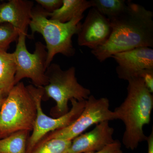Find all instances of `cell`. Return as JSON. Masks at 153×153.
I'll return each mask as SVG.
<instances>
[{
	"mask_svg": "<svg viewBox=\"0 0 153 153\" xmlns=\"http://www.w3.org/2000/svg\"><path fill=\"white\" fill-rule=\"evenodd\" d=\"M153 13L127 1L124 10L108 19L111 32L106 43L91 52L100 62L116 53L142 47H153Z\"/></svg>",
	"mask_w": 153,
	"mask_h": 153,
	"instance_id": "6da1fadb",
	"label": "cell"
},
{
	"mask_svg": "<svg viewBox=\"0 0 153 153\" xmlns=\"http://www.w3.org/2000/svg\"><path fill=\"white\" fill-rule=\"evenodd\" d=\"M127 81L126 97L113 111L116 120L122 121L125 126L123 143L127 149L134 150L147 138L143 128L151 122L153 96L139 76Z\"/></svg>",
	"mask_w": 153,
	"mask_h": 153,
	"instance_id": "7a4b0ae2",
	"label": "cell"
},
{
	"mask_svg": "<svg viewBox=\"0 0 153 153\" xmlns=\"http://www.w3.org/2000/svg\"><path fill=\"white\" fill-rule=\"evenodd\" d=\"M83 18V15L66 23H61L49 19L46 11L38 5L33 7L29 26L33 36L35 33H40L46 42L47 68L57 54L67 57L74 56L75 49L72 44V38L78 33Z\"/></svg>",
	"mask_w": 153,
	"mask_h": 153,
	"instance_id": "3957f363",
	"label": "cell"
},
{
	"mask_svg": "<svg viewBox=\"0 0 153 153\" xmlns=\"http://www.w3.org/2000/svg\"><path fill=\"white\" fill-rule=\"evenodd\" d=\"M35 100L23 82L17 83L5 97L0 110V139L21 131H31L36 121Z\"/></svg>",
	"mask_w": 153,
	"mask_h": 153,
	"instance_id": "277c9868",
	"label": "cell"
},
{
	"mask_svg": "<svg viewBox=\"0 0 153 153\" xmlns=\"http://www.w3.org/2000/svg\"><path fill=\"white\" fill-rule=\"evenodd\" d=\"M75 71L74 66L63 70L55 63H51L47 68L48 83L43 87V100L52 98L56 102L50 111L52 117H60L67 113L69 111L68 102L72 99L83 101L91 95V91L78 82Z\"/></svg>",
	"mask_w": 153,
	"mask_h": 153,
	"instance_id": "5b68a950",
	"label": "cell"
},
{
	"mask_svg": "<svg viewBox=\"0 0 153 153\" xmlns=\"http://www.w3.org/2000/svg\"><path fill=\"white\" fill-rule=\"evenodd\" d=\"M27 86L35 100L37 109L33 132L27 143L26 153H30L47 134L67 126L76 120L84 109L85 100L79 101L72 99L70 100L71 108L67 113L59 117H49L44 113L41 107L44 96L43 87H37L33 85Z\"/></svg>",
	"mask_w": 153,
	"mask_h": 153,
	"instance_id": "8992f818",
	"label": "cell"
},
{
	"mask_svg": "<svg viewBox=\"0 0 153 153\" xmlns=\"http://www.w3.org/2000/svg\"><path fill=\"white\" fill-rule=\"evenodd\" d=\"M27 35L25 33L19 34L16 50L13 52L16 66L15 85L27 78L31 79L36 87H44L48 83L46 74L47 48L44 44L38 41L35 44L34 52L31 53L26 45Z\"/></svg>",
	"mask_w": 153,
	"mask_h": 153,
	"instance_id": "52a82bcc",
	"label": "cell"
},
{
	"mask_svg": "<svg viewBox=\"0 0 153 153\" xmlns=\"http://www.w3.org/2000/svg\"><path fill=\"white\" fill-rule=\"evenodd\" d=\"M114 120L116 117L114 112L109 109L108 99H97L90 95L85 100L84 109L76 120L67 126L47 134L40 142L52 139L72 141L93 125Z\"/></svg>",
	"mask_w": 153,
	"mask_h": 153,
	"instance_id": "ba28073f",
	"label": "cell"
},
{
	"mask_svg": "<svg viewBox=\"0 0 153 153\" xmlns=\"http://www.w3.org/2000/svg\"><path fill=\"white\" fill-rule=\"evenodd\" d=\"M111 32L109 19L91 7L77 33L78 45L95 49L106 43Z\"/></svg>",
	"mask_w": 153,
	"mask_h": 153,
	"instance_id": "9c48e42d",
	"label": "cell"
},
{
	"mask_svg": "<svg viewBox=\"0 0 153 153\" xmlns=\"http://www.w3.org/2000/svg\"><path fill=\"white\" fill-rule=\"evenodd\" d=\"M118 64L116 68L118 77L128 80L138 76L143 70L153 69V49L142 47L119 52L112 56Z\"/></svg>",
	"mask_w": 153,
	"mask_h": 153,
	"instance_id": "30bf717a",
	"label": "cell"
},
{
	"mask_svg": "<svg viewBox=\"0 0 153 153\" xmlns=\"http://www.w3.org/2000/svg\"><path fill=\"white\" fill-rule=\"evenodd\" d=\"M114 129L105 121L97 124L91 131L72 140L67 153H86L101 150L114 141Z\"/></svg>",
	"mask_w": 153,
	"mask_h": 153,
	"instance_id": "8fae6325",
	"label": "cell"
},
{
	"mask_svg": "<svg viewBox=\"0 0 153 153\" xmlns=\"http://www.w3.org/2000/svg\"><path fill=\"white\" fill-rule=\"evenodd\" d=\"M33 7L34 2L28 0H10L0 4V24L9 23L19 34H27Z\"/></svg>",
	"mask_w": 153,
	"mask_h": 153,
	"instance_id": "7c38bea8",
	"label": "cell"
},
{
	"mask_svg": "<svg viewBox=\"0 0 153 153\" xmlns=\"http://www.w3.org/2000/svg\"><path fill=\"white\" fill-rule=\"evenodd\" d=\"M62 6L52 13L46 12L47 17L51 20L65 23L75 17L83 16L88 9L92 7L91 1L86 0H62Z\"/></svg>",
	"mask_w": 153,
	"mask_h": 153,
	"instance_id": "4fadbf2b",
	"label": "cell"
},
{
	"mask_svg": "<svg viewBox=\"0 0 153 153\" xmlns=\"http://www.w3.org/2000/svg\"><path fill=\"white\" fill-rule=\"evenodd\" d=\"M16 71L13 53L0 50V91L5 97L15 85Z\"/></svg>",
	"mask_w": 153,
	"mask_h": 153,
	"instance_id": "5bb4252c",
	"label": "cell"
},
{
	"mask_svg": "<svg viewBox=\"0 0 153 153\" xmlns=\"http://www.w3.org/2000/svg\"><path fill=\"white\" fill-rule=\"evenodd\" d=\"M30 132L21 131L0 139V153H26Z\"/></svg>",
	"mask_w": 153,
	"mask_h": 153,
	"instance_id": "9a60e30c",
	"label": "cell"
},
{
	"mask_svg": "<svg viewBox=\"0 0 153 153\" xmlns=\"http://www.w3.org/2000/svg\"><path fill=\"white\" fill-rule=\"evenodd\" d=\"M92 7L108 19L117 16L121 13L127 6L125 0H91Z\"/></svg>",
	"mask_w": 153,
	"mask_h": 153,
	"instance_id": "2e32d148",
	"label": "cell"
},
{
	"mask_svg": "<svg viewBox=\"0 0 153 153\" xmlns=\"http://www.w3.org/2000/svg\"><path fill=\"white\" fill-rule=\"evenodd\" d=\"M71 141L60 139H52L40 142L30 153H67Z\"/></svg>",
	"mask_w": 153,
	"mask_h": 153,
	"instance_id": "e0dca14e",
	"label": "cell"
},
{
	"mask_svg": "<svg viewBox=\"0 0 153 153\" xmlns=\"http://www.w3.org/2000/svg\"><path fill=\"white\" fill-rule=\"evenodd\" d=\"M19 32L9 23L0 24V50L7 51L10 45L18 39Z\"/></svg>",
	"mask_w": 153,
	"mask_h": 153,
	"instance_id": "ac0fdd59",
	"label": "cell"
},
{
	"mask_svg": "<svg viewBox=\"0 0 153 153\" xmlns=\"http://www.w3.org/2000/svg\"><path fill=\"white\" fill-rule=\"evenodd\" d=\"M38 5L48 13H52L62 6V0H36Z\"/></svg>",
	"mask_w": 153,
	"mask_h": 153,
	"instance_id": "d6986e66",
	"label": "cell"
},
{
	"mask_svg": "<svg viewBox=\"0 0 153 153\" xmlns=\"http://www.w3.org/2000/svg\"><path fill=\"white\" fill-rule=\"evenodd\" d=\"M138 76L141 77L149 91L153 92V69H146L140 72Z\"/></svg>",
	"mask_w": 153,
	"mask_h": 153,
	"instance_id": "ffe728a7",
	"label": "cell"
},
{
	"mask_svg": "<svg viewBox=\"0 0 153 153\" xmlns=\"http://www.w3.org/2000/svg\"><path fill=\"white\" fill-rule=\"evenodd\" d=\"M86 153H123L121 143L119 140H115L112 143L106 146L101 150Z\"/></svg>",
	"mask_w": 153,
	"mask_h": 153,
	"instance_id": "44dd1931",
	"label": "cell"
},
{
	"mask_svg": "<svg viewBox=\"0 0 153 153\" xmlns=\"http://www.w3.org/2000/svg\"><path fill=\"white\" fill-rule=\"evenodd\" d=\"M148 144V153H153V129L150 134L147 137L146 140Z\"/></svg>",
	"mask_w": 153,
	"mask_h": 153,
	"instance_id": "7402d4cb",
	"label": "cell"
},
{
	"mask_svg": "<svg viewBox=\"0 0 153 153\" xmlns=\"http://www.w3.org/2000/svg\"><path fill=\"white\" fill-rule=\"evenodd\" d=\"M5 98V97L4 96V94L2 92L0 91V100H3Z\"/></svg>",
	"mask_w": 153,
	"mask_h": 153,
	"instance_id": "603a6c76",
	"label": "cell"
},
{
	"mask_svg": "<svg viewBox=\"0 0 153 153\" xmlns=\"http://www.w3.org/2000/svg\"><path fill=\"white\" fill-rule=\"evenodd\" d=\"M4 100H0V110H1V107L2 105L3 101H4Z\"/></svg>",
	"mask_w": 153,
	"mask_h": 153,
	"instance_id": "cb8c5ba5",
	"label": "cell"
}]
</instances>
